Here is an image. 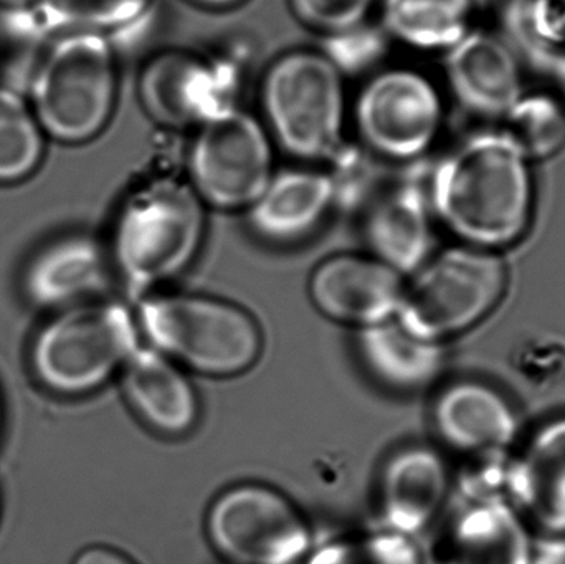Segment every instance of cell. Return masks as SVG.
<instances>
[{"mask_svg": "<svg viewBox=\"0 0 565 564\" xmlns=\"http://www.w3.org/2000/svg\"><path fill=\"white\" fill-rule=\"evenodd\" d=\"M113 275L108 248L89 235H66L29 262L23 291L33 307L56 313L103 298Z\"/></svg>", "mask_w": 565, "mask_h": 564, "instance_id": "17", "label": "cell"}, {"mask_svg": "<svg viewBox=\"0 0 565 564\" xmlns=\"http://www.w3.org/2000/svg\"><path fill=\"white\" fill-rule=\"evenodd\" d=\"M205 225L204 202L175 179L149 182L122 202L108 252L132 301L159 291L191 267L201 254Z\"/></svg>", "mask_w": 565, "mask_h": 564, "instance_id": "2", "label": "cell"}, {"mask_svg": "<svg viewBox=\"0 0 565 564\" xmlns=\"http://www.w3.org/2000/svg\"><path fill=\"white\" fill-rule=\"evenodd\" d=\"M301 564H427V555L418 539L375 523L315 540Z\"/></svg>", "mask_w": 565, "mask_h": 564, "instance_id": "25", "label": "cell"}, {"mask_svg": "<svg viewBox=\"0 0 565 564\" xmlns=\"http://www.w3.org/2000/svg\"><path fill=\"white\" fill-rule=\"evenodd\" d=\"M189 185L205 205L248 209L274 172L267 128L250 113L231 106L199 125L188 158Z\"/></svg>", "mask_w": 565, "mask_h": 564, "instance_id": "10", "label": "cell"}, {"mask_svg": "<svg viewBox=\"0 0 565 564\" xmlns=\"http://www.w3.org/2000/svg\"><path fill=\"white\" fill-rule=\"evenodd\" d=\"M455 486L444 453L424 444L402 447L379 479V525L418 539L434 525Z\"/></svg>", "mask_w": 565, "mask_h": 564, "instance_id": "16", "label": "cell"}, {"mask_svg": "<svg viewBox=\"0 0 565 564\" xmlns=\"http://www.w3.org/2000/svg\"><path fill=\"white\" fill-rule=\"evenodd\" d=\"M384 40L375 30L367 29L365 23L355 29L329 35L328 53H324L332 65L341 72H358L371 65L381 55Z\"/></svg>", "mask_w": 565, "mask_h": 564, "instance_id": "30", "label": "cell"}, {"mask_svg": "<svg viewBox=\"0 0 565 564\" xmlns=\"http://www.w3.org/2000/svg\"><path fill=\"white\" fill-rule=\"evenodd\" d=\"M473 0H384L385 32L425 52L450 50L470 32Z\"/></svg>", "mask_w": 565, "mask_h": 564, "instance_id": "24", "label": "cell"}, {"mask_svg": "<svg viewBox=\"0 0 565 564\" xmlns=\"http://www.w3.org/2000/svg\"><path fill=\"white\" fill-rule=\"evenodd\" d=\"M232 79L214 63L191 53L166 52L145 66L139 79L142 106L172 128L202 125L234 106Z\"/></svg>", "mask_w": 565, "mask_h": 564, "instance_id": "15", "label": "cell"}, {"mask_svg": "<svg viewBox=\"0 0 565 564\" xmlns=\"http://www.w3.org/2000/svg\"><path fill=\"white\" fill-rule=\"evenodd\" d=\"M508 281L498 252L465 244L445 248L405 281L395 321L418 340L444 344L483 321L503 300Z\"/></svg>", "mask_w": 565, "mask_h": 564, "instance_id": "6", "label": "cell"}, {"mask_svg": "<svg viewBox=\"0 0 565 564\" xmlns=\"http://www.w3.org/2000/svg\"><path fill=\"white\" fill-rule=\"evenodd\" d=\"M551 75L556 78L557 86H559L561 96H563L565 103V56L553 66Z\"/></svg>", "mask_w": 565, "mask_h": 564, "instance_id": "33", "label": "cell"}, {"mask_svg": "<svg viewBox=\"0 0 565 564\" xmlns=\"http://www.w3.org/2000/svg\"><path fill=\"white\" fill-rule=\"evenodd\" d=\"M375 0H289L292 13L305 25L335 35L367 20Z\"/></svg>", "mask_w": 565, "mask_h": 564, "instance_id": "29", "label": "cell"}, {"mask_svg": "<svg viewBox=\"0 0 565 564\" xmlns=\"http://www.w3.org/2000/svg\"><path fill=\"white\" fill-rule=\"evenodd\" d=\"M141 344L132 311L121 301H86L43 324L30 348V366L50 393L86 396L121 373Z\"/></svg>", "mask_w": 565, "mask_h": 564, "instance_id": "5", "label": "cell"}, {"mask_svg": "<svg viewBox=\"0 0 565 564\" xmlns=\"http://www.w3.org/2000/svg\"><path fill=\"white\" fill-rule=\"evenodd\" d=\"M35 3V0H0V9L7 12L20 13Z\"/></svg>", "mask_w": 565, "mask_h": 564, "instance_id": "32", "label": "cell"}, {"mask_svg": "<svg viewBox=\"0 0 565 564\" xmlns=\"http://www.w3.org/2000/svg\"><path fill=\"white\" fill-rule=\"evenodd\" d=\"M425 555L427 564H536L533 530L504 493L461 497Z\"/></svg>", "mask_w": 565, "mask_h": 564, "instance_id": "12", "label": "cell"}, {"mask_svg": "<svg viewBox=\"0 0 565 564\" xmlns=\"http://www.w3.org/2000/svg\"><path fill=\"white\" fill-rule=\"evenodd\" d=\"M428 198L461 244L500 252L520 242L533 221L530 161L500 129L477 132L435 168Z\"/></svg>", "mask_w": 565, "mask_h": 564, "instance_id": "1", "label": "cell"}, {"mask_svg": "<svg viewBox=\"0 0 565 564\" xmlns=\"http://www.w3.org/2000/svg\"><path fill=\"white\" fill-rule=\"evenodd\" d=\"M152 7L154 0H35L17 15L40 35L96 33L109 39L141 25Z\"/></svg>", "mask_w": 565, "mask_h": 564, "instance_id": "23", "label": "cell"}, {"mask_svg": "<svg viewBox=\"0 0 565 564\" xmlns=\"http://www.w3.org/2000/svg\"><path fill=\"white\" fill-rule=\"evenodd\" d=\"M500 131L527 161L553 158L565 146V106L551 95H521L504 113Z\"/></svg>", "mask_w": 565, "mask_h": 564, "instance_id": "28", "label": "cell"}, {"mask_svg": "<svg viewBox=\"0 0 565 564\" xmlns=\"http://www.w3.org/2000/svg\"><path fill=\"white\" fill-rule=\"evenodd\" d=\"M0 427H2V403H0Z\"/></svg>", "mask_w": 565, "mask_h": 564, "instance_id": "35", "label": "cell"}, {"mask_svg": "<svg viewBox=\"0 0 565 564\" xmlns=\"http://www.w3.org/2000/svg\"><path fill=\"white\" fill-rule=\"evenodd\" d=\"M205 533L231 564H301L316 540L308 519L288 497L257 482L218 493L209 507Z\"/></svg>", "mask_w": 565, "mask_h": 564, "instance_id": "9", "label": "cell"}, {"mask_svg": "<svg viewBox=\"0 0 565 564\" xmlns=\"http://www.w3.org/2000/svg\"><path fill=\"white\" fill-rule=\"evenodd\" d=\"M503 493L533 533L565 539V414L520 439L504 472Z\"/></svg>", "mask_w": 565, "mask_h": 564, "instance_id": "14", "label": "cell"}, {"mask_svg": "<svg viewBox=\"0 0 565 564\" xmlns=\"http://www.w3.org/2000/svg\"><path fill=\"white\" fill-rule=\"evenodd\" d=\"M431 424L441 446L461 460V496L503 493L504 472L521 439L516 409L503 393L475 380L447 384L435 397Z\"/></svg>", "mask_w": 565, "mask_h": 564, "instance_id": "8", "label": "cell"}, {"mask_svg": "<svg viewBox=\"0 0 565 564\" xmlns=\"http://www.w3.org/2000/svg\"><path fill=\"white\" fill-rule=\"evenodd\" d=\"M136 320L149 347L204 376L244 374L264 351L254 315L222 298L154 291L138 301Z\"/></svg>", "mask_w": 565, "mask_h": 564, "instance_id": "3", "label": "cell"}, {"mask_svg": "<svg viewBox=\"0 0 565 564\" xmlns=\"http://www.w3.org/2000/svg\"><path fill=\"white\" fill-rule=\"evenodd\" d=\"M358 350L371 376L398 393L427 390L447 360L444 344L418 340L395 320L359 330Z\"/></svg>", "mask_w": 565, "mask_h": 564, "instance_id": "22", "label": "cell"}, {"mask_svg": "<svg viewBox=\"0 0 565 564\" xmlns=\"http://www.w3.org/2000/svg\"><path fill=\"white\" fill-rule=\"evenodd\" d=\"M121 374L126 400L152 430L181 437L194 429L201 414L198 391L171 358L139 344Z\"/></svg>", "mask_w": 565, "mask_h": 564, "instance_id": "21", "label": "cell"}, {"mask_svg": "<svg viewBox=\"0 0 565 564\" xmlns=\"http://www.w3.org/2000/svg\"><path fill=\"white\" fill-rule=\"evenodd\" d=\"M194 2L201 3L204 7H211V9H228V7L238 6L244 0H194Z\"/></svg>", "mask_w": 565, "mask_h": 564, "instance_id": "34", "label": "cell"}, {"mask_svg": "<svg viewBox=\"0 0 565 564\" xmlns=\"http://www.w3.org/2000/svg\"><path fill=\"white\" fill-rule=\"evenodd\" d=\"M405 281L404 275L371 254H338L312 270L308 294L329 320L362 330L395 320Z\"/></svg>", "mask_w": 565, "mask_h": 564, "instance_id": "13", "label": "cell"}, {"mask_svg": "<svg viewBox=\"0 0 565 564\" xmlns=\"http://www.w3.org/2000/svg\"><path fill=\"white\" fill-rule=\"evenodd\" d=\"M45 138L30 103L0 86V184H15L39 169Z\"/></svg>", "mask_w": 565, "mask_h": 564, "instance_id": "27", "label": "cell"}, {"mask_svg": "<svg viewBox=\"0 0 565 564\" xmlns=\"http://www.w3.org/2000/svg\"><path fill=\"white\" fill-rule=\"evenodd\" d=\"M73 564H136L125 553L111 549V546H88L73 560Z\"/></svg>", "mask_w": 565, "mask_h": 564, "instance_id": "31", "label": "cell"}, {"mask_svg": "<svg viewBox=\"0 0 565 564\" xmlns=\"http://www.w3.org/2000/svg\"><path fill=\"white\" fill-rule=\"evenodd\" d=\"M445 68L455 98L473 115L501 119L523 95L516 53L484 30H470L447 50Z\"/></svg>", "mask_w": 565, "mask_h": 564, "instance_id": "18", "label": "cell"}, {"mask_svg": "<svg viewBox=\"0 0 565 564\" xmlns=\"http://www.w3.org/2000/svg\"><path fill=\"white\" fill-rule=\"evenodd\" d=\"M262 105L271 135L295 158L328 161L342 151L344 85L324 53L281 55L265 75Z\"/></svg>", "mask_w": 565, "mask_h": 564, "instance_id": "7", "label": "cell"}, {"mask_svg": "<svg viewBox=\"0 0 565 564\" xmlns=\"http://www.w3.org/2000/svg\"><path fill=\"white\" fill-rule=\"evenodd\" d=\"M504 29L526 58L551 73L565 56V0H510Z\"/></svg>", "mask_w": 565, "mask_h": 564, "instance_id": "26", "label": "cell"}, {"mask_svg": "<svg viewBox=\"0 0 565 564\" xmlns=\"http://www.w3.org/2000/svg\"><path fill=\"white\" fill-rule=\"evenodd\" d=\"M118 63L109 39L96 33L55 36L32 75L30 106L49 138L83 145L111 121Z\"/></svg>", "mask_w": 565, "mask_h": 564, "instance_id": "4", "label": "cell"}, {"mask_svg": "<svg viewBox=\"0 0 565 564\" xmlns=\"http://www.w3.org/2000/svg\"><path fill=\"white\" fill-rule=\"evenodd\" d=\"M338 199L332 175L316 169H285L271 175L247 209L252 231L277 245L305 241L318 231Z\"/></svg>", "mask_w": 565, "mask_h": 564, "instance_id": "20", "label": "cell"}, {"mask_svg": "<svg viewBox=\"0 0 565 564\" xmlns=\"http://www.w3.org/2000/svg\"><path fill=\"white\" fill-rule=\"evenodd\" d=\"M354 121L362 141L381 158L408 162L424 156L437 139L444 105L434 83L408 68L372 76L359 93Z\"/></svg>", "mask_w": 565, "mask_h": 564, "instance_id": "11", "label": "cell"}, {"mask_svg": "<svg viewBox=\"0 0 565 564\" xmlns=\"http://www.w3.org/2000/svg\"><path fill=\"white\" fill-rule=\"evenodd\" d=\"M428 189L404 182L372 201L364 219V237L372 257L405 278L414 275L434 248Z\"/></svg>", "mask_w": 565, "mask_h": 564, "instance_id": "19", "label": "cell"}]
</instances>
